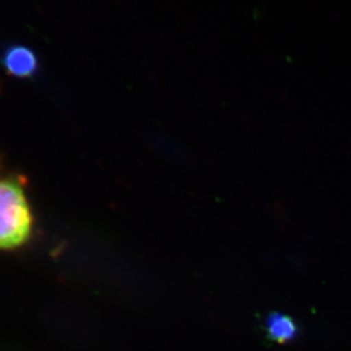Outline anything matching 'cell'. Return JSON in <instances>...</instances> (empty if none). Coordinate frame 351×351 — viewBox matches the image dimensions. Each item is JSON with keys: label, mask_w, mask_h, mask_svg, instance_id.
Masks as SVG:
<instances>
[{"label": "cell", "mask_w": 351, "mask_h": 351, "mask_svg": "<svg viewBox=\"0 0 351 351\" xmlns=\"http://www.w3.org/2000/svg\"><path fill=\"white\" fill-rule=\"evenodd\" d=\"M266 331L273 341L285 343L295 338L298 328L292 318L285 315L275 314L266 322Z\"/></svg>", "instance_id": "3957f363"}, {"label": "cell", "mask_w": 351, "mask_h": 351, "mask_svg": "<svg viewBox=\"0 0 351 351\" xmlns=\"http://www.w3.org/2000/svg\"><path fill=\"white\" fill-rule=\"evenodd\" d=\"M1 65L8 75L16 79L34 77L39 69L37 55L23 45L8 47L1 56Z\"/></svg>", "instance_id": "7a4b0ae2"}, {"label": "cell", "mask_w": 351, "mask_h": 351, "mask_svg": "<svg viewBox=\"0 0 351 351\" xmlns=\"http://www.w3.org/2000/svg\"><path fill=\"white\" fill-rule=\"evenodd\" d=\"M32 223L23 182L16 176L0 180V249L23 245L30 237Z\"/></svg>", "instance_id": "6da1fadb"}]
</instances>
